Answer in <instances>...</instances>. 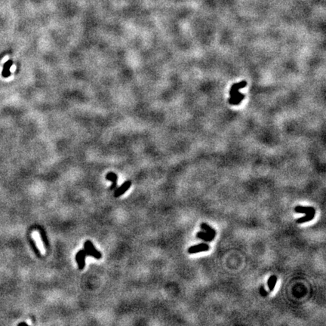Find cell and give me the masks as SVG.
Instances as JSON below:
<instances>
[{"mask_svg": "<svg viewBox=\"0 0 326 326\" xmlns=\"http://www.w3.org/2000/svg\"><path fill=\"white\" fill-rule=\"evenodd\" d=\"M209 250V245L206 243H201L199 245H193L188 248L187 251L189 254H196L202 251H207Z\"/></svg>", "mask_w": 326, "mask_h": 326, "instance_id": "1", "label": "cell"}, {"mask_svg": "<svg viewBox=\"0 0 326 326\" xmlns=\"http://www.w3.org/2000/svg\"><path fill=\"white\" fill-rule=\"evenodd\" d=\"M131 185H132V181H125V183H123V185H121L120 187L115 191V192H114V197H119V196L124 194L125 192L130 188Z\"/></svg>", "mask_w": 326, "mask_h": 326, "instance_id": "2", "label": "cell"}, {"mask_svg": "<svg viewBox=\"0 0 326 326\" xmlns=\"http://www.w3.org/2000/svg\"><path fill=\"white\" fill-rule=\"evenodd\" d=\"M294 211L296 213L299 214H311V213H316V210L313 207H305V206H298L294 208Z\"/></svg>", "mask_w": 326, "mask_h": 326, "instance_id": "3", "label": "cell"}, {"mask_svg": "<svg viewBox=\"0 0 326 326\" xmlns=\"http://www.w3.org/2000/svg\"><path fill=\"white\" fill-rule=\"evenodd\" d=\"M78 253H79V264H78V267H79V270H82L85 266V257L88 255H87V253L85 252V249L80 250V251H78Z\"/></svg>", "mask_w": 326, "mask_h": 326, "instance_id": "4", "label": "cell"}, {"mask_svg": "<svg viewBox=\"0 0 326 326\" xmlns=\"http://www.w3.org/2000/svg\"><path fill=\"white\" fill-rule=\"evenodd\" d=\"M12 64H13V61H12L11 60H8V61H6V62L4 64L3 70H2V75L3 76V77L8 78L11 75L10 68H11V66H12Z\"/></svg>", "mask_w": 326, "mask_h": 326, "instance_id": "5", "label": "cell"}, {"mask_svg": "<svg viewBox=\"0 0 326 326\" xmlns=\"http://www.w3.org/2000/svg\"><path fill=\"white\" fill-rule=\"evenodd\" d=\"M196 237L200 239H202L205 242H211L212 240L215 239V236L211 235V234L208 233L206 232H199L196 234Z\"/></svg>", "mask_w": 326, "mask_h": 326, "instance_id": "6", "label": "cell"}, {"mask_svg": "<svg viewBox=\"0 0 326 326\" xmlns=\"http://www.w3.org/2000/svg\"><path fill=\"white\" fill-rule=\"evenodd\" d=\"M106 179L108 180V181H111L112 182H113V184H112V186L110 187V190H114V189L116 187L117 179H118V177H117L116 174L113 173V172H109V173L107 174V176H106Z\"/></svg>", "mask_w": 326, "mask_h": 326, "instance_id": "7", "label": "cell"}, {"mask_svg": "<svg viewBox=\"0 0 326 326\" xmlns=\"http://www.w3.org/2000/svg\"><path fill=\"white\" fill-rule=\"evenodd\" d=\"M315 215L316 213L307 214V215H306L305 216H304V217L298 218L296 221V222L298 223V224H304V223L305 222L310 221H312L313 219H314V217H315Z\"/></svg>", "mask_w": 326, "mask_h": 326, "instance_id": "8", "label": "cell"}, {"mask_svg": "<svg viewBox=\"0 0 326 326\" xmlns=\"http://www.w3.org/2000/svg\"><path fill=\"white\" fill-rule=\"evenodd\" d=\"M276 282H277V276H276V275H271V276L269 278V279H268L267 285H268V287H269V289H270V291H271V292L274 290V288H275V286Z\"/></svg>", "mask_w": 326, "mask_h": 326, "instance_id": "9", "label": "cell"}, {"mask_svg": "<svg viewBox=\"0 0 326 326\" xmlns=\"http://www.w3.org/2000/svg\"><path fill=\"white\" fill-rule=\"evenodd\" d=\"M200 227L202 228V230H203L205 232L208 233L213 235V236H216V231L215 230V229H213L212 227L208 225L206 223H202L200 225Z\"/></svg>", "mask_w": 326, "mask_h": 326, "instance_id": "10", "label": "cell"}, {"mask_svg": "<svg viewBox=\"0 0 326 326\" xmlns=\"http://www.w3.org/2000/svg\"><path fill=\"white\" fill-rule=\"evenodd\" d=\"M84 247L87 248L88 249H89L90 251H91L92 252L95 253V254H97V255H100V256H102L101 253L99 251H98L96 248H95V247L94 246V245H93V243L91 242L90 241V240H87L86 242H85V244H84Z\"/></svg>", "mask_w": 326, "mask_h": 326, "instance_id": "11", "label": "cell"}, {"mask_svg": "<svg viewBox=\"0 0 326 326\" xmlns=\"http://www.w3.org/2000/svg\"><path fill=\"white\" fill-rule=\"evenodd\" d=\"M260 294H261L263 297H266V295H268V293L266 291V290H265L264 286H261L260 288Z\"/></svg>", "mask_w": 326, "mask_h": 326, "instance_id": "12", "label": "cell"}, {"mask_svg": "<svg viewBox=\"0 0 326 326\" xmlns=\"http://www.w3.org/2000/svg\"><path fill=\"white\" fill-rule=\"evenodd\" d=\"M41 235H42V241H43V242L45 243V246L47 247L48 246V244H47V238H46V236H45V233L42 231V233H41Z\"/></svg>", "mask_w": 326, "mask_h": 326, "instance_id": "13", "label": "cell"}, {"mask_svg": "<svg viewBox=\"0 0 326 326\" xmlns=\"http://www.w3.org/2000/svg\"><path fill=\"white\" fill-rule=\"evenodd\" d=\"M18 325H26L27 324H26V323H20V324H18Z\"/></svg>", "mask_w": 326, "mask_h": 326, "instance_id": "14", "label": "cell"}]
</instances>
